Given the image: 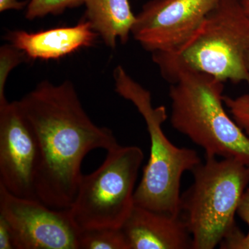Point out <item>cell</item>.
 Masks as SVG:
<instances>
[{"mask_svg":"<svg viewBox=\"0 0 249 249\" xmlns=\"http://www.w3.org/2000/svg\"><path fill=\"white\" fill-rule=\"evenodd\" d=\"M0 216L9 225L15 249H79L80 231L69 209L19 197L0 185Z\"/></svg>","mask_w":249,"mask_h":249,"instance_id":"52a82bcc","label":"cell"},{"mask_svg":"<svg viewBox=\"0 0 249 249\" xmlns=\"http://www.w3.org/2000/svg\"><path fill=\"white\" fill-rule=\"evenodd\" d=\"M191 173L194 181L181 196L180 215L191 232L193 249H213L236 226L249 166L235 159L206 157Z\"/></svg>","mask_w":249,"mask_h":249,"instance_id":"5b68a950","label":"cell"},{"mask_svg":"<svg viewBox=\"0 0 249 249\" xmlns=\"http://www.w3.org/2000/svg\"><path fill=\"white\" fill-rule=\"evenodd\" d=\"M246 62H247V68H248L249 71V52L247 53V58H246Z\"/></svg>","mask_w":249,"mask_h":249,"instance_id":"7402d4cb","label":"cell"},{"mask_svg":"<svg viewBox=\"0 0 249 249\" xmlns=\"http://www.w3.org/2000/svg\"><path fill=\"white\" fill-rule=\"evenodd\" d=\"M129 249H193V239L180 214L134 204L121 227Z\"/></svg>","mask_w":249,"mask_h":249,"instance_id":"30bf717a","label":"cell"},{"mask_svg":"<svg viewBox=\"0 0 249 249\" xmlns=\"http://www.w3.org/2000/svg\"><path fill=\"white\" fill-rule=\"evenodd\" d=\"M85 0H31L27 5L25 17L29 20L48 15L61 14L65 10L85 4Z\"/></svg>","mask_w":249,"mask_h":249,"instance_id":"5bb4252c","label":"cell"},{"mask_svg":"<svg viewBox=\"0 0 249 249\" xmlns=\"http://www.w3.org/2000/svg\"><path fill=\"white\" fill-rule=\"evenodd\" d=\"M30 60L27 54L12 45L0 48V105L7 101L5 97V86L11 71L22 62Z\"/></svg>","mask_w":249,"mask_h":249,"instance_id":"9a60e30c","label":"cell"},{"mask_svg":"<svg viewBox=\"0 0 249 249\" xmlns=\"http://www.w3.org/2000/svg\"><path fill=\"white\" fill-rule=\"evenodd\" d=\"M219 246L222 249H249V230L248 233L244 234L235 226L223 239Z\"/></svg>","mask_w":249,"mask_h":249,"instance_id":"e0dca14e","label":"cell"},{"mask_svg":"<svg viewBox=\"0 0 249 249\" xmlns=\"http://www.w3.org/2000/svg\"><path fill=\"white\" fill-rule=\"evenodd\" d=\"M39 150L18 101L0 105V185L19 197L37 199Z\"/></svg>","mask_w":249,"mask_h":249,"instance_id":"9c48e42d","label":"cell"},{"mask_svg":"<svg viewBox=\"0 0 249 249\" xmlns=\"http://www.w3.org/2000/svg\"><path fill=\"white\" fill-rule=\"evenodd\" d=\"M14 248L12 232L4 218L0 216V249Z\"/></svg>","mask_w":249,"mask_h":249,"instance_id":"ac0fdd59","label":"cell"},{"mask_svg":"<svg viewBox=\"0 0 249 249\" xmlns=\"http://www.w3.org/2000/svg\"><path fill=\"white\" fill-rule=\"evenodd\" d=\"M27 5V1H19L18 0H0V12L9 10H22Z\"/></svg>","mask_w":249,"mask_h":249,"instance_id":"ffe728a7","label":"cell"},{"mask_svg":"<svg viewBox=\"0 0 249 249\" xmlns=\"http://www.w3.org/2000/svg\"><path fill=\"white\" fill-rule=\"evenodd\" d=\"M219 0H150L136 16L134 38L147 52H167L191 37Z\"/></svg>","mask_w":249,"mask_h":249,"instance_id":"ba28073f","label":"cell"},{"mask_svg":"<svg viewBox=\"0 0 249 249\" xmlns=\"http://www.w3.org/2000/svg\"><path fill=\"white\" fill-rule=\"evenodd\" d=\"M224 88V82L207 73L181 72L170 85V122L206 157L235 159L249 166V138L226 111Z\"/></svg>","mask_w":249,"mask_h":249,"instance_id":"3957f363","label":"cell"},{"mask_svg":"<svg viewBox=\"0 0 249 249\" xmlns=\"http://www.w3.org/2000/svg\"><path fill=\"white\" fill-rule=\"evenodd\" d=\"M98 34L84 19L73 27H58L28 33L24 31L8 32L5 38L20 49L31 60H57L92 46Z\"/></svg>","mask_w":249,"mask_h":249,"instance_id":"8fae6325","label":"cell"},{"mask_svg":"<svg viewBox=\"0 0 249 249\" xmlns=\"http://www.w3.org/2000/svg\"><path fill=\"white\" fill-rule=\"evenodd\" d=\"M242 4L243 5L245 12L249 17V0H242Z\"/></svg>","mask_w":249,"mask_h":249,"instance_id":"44dd1931","label":"cell"},{"mask_svg":"<svg viewBox=\"0 0 249 249\" xmlns=\"http://www.w3.org/2000/svg\"><path fill=\"white\" fill-rule=\"evenodd\" d=\"M224 102L236 124L249 138V93L236 98L224 96Z\"/></svg>","mask_w":249,"mask_h":249,"instance_id":"2e32d148","label":"cell"},{"mask_svg":"<svg viewBox=\"0 0 249 249\" xmlns=\"http://www.w3.org/2000/svg\"><path fill=\"white\" fill-rule=\"evenodd\" d=\"M237 213L249 227V188L246 189L241 198Z\"/></svg>","mask_w":249,"mask_h":249,"instance_id":"d6986e66","label":"cell"},{"mask_svg":"<svg viewBox=\"0 0 249 249\" xmlns=\"http://www.w3.org/2000/svg\"><path fill=\"white\" fill-rule=\"evenodd\" d=\"M249 17L242 0H219L188 40L172 50L154 52L152 57L170 83L181 72L193 71L249 86Z\"/></svg>","mask_w":249,"mask_h":249,"instance_id":"7a4b0ae2","label":"cell"},{"mask_svg":"<svg viewBox=\"0 0 249 249\" xmlns=\"http://www.w3.org/2000/svg\"><path fill=\"white\" fill-rule=\"evenodd\" d=\"M79 249H129L121 228L101 227L80 231Z\"/></svg>","mask_w":249,"mask_h":249,"instance_id":"4fadbf2b","label":"cell"},{"mask_svg":"<svg viewBox=\"0 0 249 249\" xmlns=\"http://www.w3.org/2000/svg\"><path fill=\"white\" fill-rule=\"evenodd\" d=\"M85 18L106 45L115 48L116 42L128 40L136 22L129 0H85Z\"/></svg>","mask_w":249,"mask_h":249,"instance_id":"7c38bea8","label":"cell"},{"mask_svg":"<svg viewBox=\"0 0 249 249\" xmlns=\"http://www.w3.org/2000/svg\"><path fill=\"white\" fill-rule=\"evenodd\" d=\"M115 90L130 101L143 117L150 139V158L134 193V204L173 214H180V186L183 174L201 163L196 150L174 145L162 124L168 119L166 108L154 107L150 91L135 81L122 67L114 71Z\"/></svg>","mask_w":249,"mask_h":249,"instance_id":"277c9868","label":"cell"},{"mask_svg":"<svg viewBox=\"0 0 249 249\" xmlns=\"http://www.w3.org/2000/svg\"><path fill=\"white\" fill-rule=\"evenodd\" d=\"M143 159L140 147L119 144L107 150L97 169L82 175L69 209L80 231L122 227L134 206L136 181Z\"/></svg>","mask_w":249,"mask_h":249,"instance_id":"8992f818","label":"cell"},{"mask_svg":"<svg viewBox=\"0 0 249 249\" xmlns=\"http://www.w3.org/2000/svg\"><path fill=\"white\" fill-rule=\"evenodd\" d=\"M39 150L37 199L53 209L71 207L85 156L119 145L112 131L98 127L85 111L74 85L44 80L18 101Z\"/></svg>","mask_w":249,"mask_h":249,"instance_id":"6da1fadb","label":"cell"}]
</instances>
